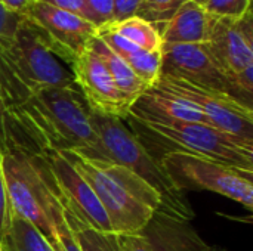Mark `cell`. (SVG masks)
I'll return each mask as SVG.
<instances>
[{"mask_svg":"<svg viewBox=\"0 0 253 251\" xmlns=\"http://www.w3.org/2000/svg\"><path fill=\"white\" fill-rule=\"evenodd\" d=\"M160 164L184 194L185 191H211L253 210V173L181 151L165 152Z\"/></svg>","mask_w":253,"mask_h":251,"instance_id":"obj_6","label":"cell"},{"mask_svg":"<svg viewBox=\"0 0 253 251\" xmlns=\"http://www.w3.org/2000/svg\"><path fill=\"white\" fill-rule=\"evenodd\" d=\"M84 3L98 28L114 21V0H84Z\"/></svg>","mask_w":253,"mask_h":251,"instance_id":"obj_24","label":"cell"},{"mask_svg":"<svg viewBox=\"0 0 253 251\" xmlns=\"http://www.w3.org/2000/svg\"><path fill=\"white\" fill-rule=\"evenodd\" d=\"M3 172L10 213L36 226L53 243L55 231L44 210V183L28 154L16 146L3 149Z\"/></svg>","mask_w":253,"mask_h":251,"instance_id":"obj_9","label":"cell"},{"mask_svg":"<svg viewBox=\"0 0 253 251\" xmlns=\"http://www.w3.org/2000/svg\"><path fill=\"white\" fill-rule=\"evenodd\" d=\"M162 74L234 96L230 81L213 61L206 44H163Z\"/></svg>","mask_w":253,"mask_h":251,"instance_id":"obj_12","label":"cell"},{"mask_svg":"<svg viewBox=\"0 0 253 251\" xmlns=\"http://www.w3.org/2000/svg\"><path fill=\"white\" fill-rule=\"evenodd\" d=\"M119 251H153L142 234H116Z\"/></svg>","mask_w":253,"mask_h":251,"instance_id":"obj_27","label":"cell"},{"mask_svg":"<svg viewBox=\"0 0 253 251\" xmlns=\"http://www.w3.org/2000/svg\"><path fill=\"white\" fill-rule=\"evenodd\" d=\"M215 18L202 4L187 0L162 24H154L162 36L163 44H206Z\"/></svg>","mask_w":253,"mask_h":251,"instance_id":"obj_13","label":"cell"},{"mask_svg":"<svg viewBox=\"0 0 253 251\" xmlns=\"http://www.w3.org/2000/svg\"><path fill=\"white\" fill-rule=\"evenodd\" d=\"M208 251H227V250H224V249H218V247H209V250Z\"/></svg>","mask_w":253,"mask_h":251,"instance_id":"obj_31","label":"cell"},{"mask_svg":"<svg viewBox=\"0 0 253 251\" xmlns=\"http://www.w3.org/2000/svg\"><path fill=\"white\" fill-rule=\"evenodd\" d=\"M77 87L74 77L22 21L12 44L0 53V93L4 111L43 89Z\"/></svg>","mask_w":253,"mask_h":251,"instance_id":"obj_3","label":"cell"},{"mask_svg":"<svg viewBox=\"0 0 253 251\" xmlns=\"http://www.w3.org/2000/svg\"><path fill=\"white\" fill-rule=\"evenodd\" d=\"M39 1H43V3L50 4V6H53L56 9H61V10L70 12L73 15H77V16H80V18H83V19L93 24L90 12H89L87 6L84 3V0H39Z\"/></svg>","mask_w":253,"mask_h":251,"instance_id":"obj_26","label":"cell"},{"mask_svg":"<svg viewBox=\"0 0 253 251\" xmlns=\"http://www.w3.org/2000/svg\"><path fill=\"white\" fill-rule=\"evenodd\" d=\"M153 251H208V246L190 222L156 212L141 232Z\"/></svg>","mask_w":253,"mask_h":251,"instance_id":"obj_14","label":"cell"},{"mask_svg":"<svg viewBox=\"0 0 253 251\" xmlns=\"http://www.w3.org/2000/svg\"><path fill=\"white\" fill-rule=\"evenodd\" d=\"M24 18L39 34L44 47L68 67L98 36V27L92 22L39 0L30 6Z\"/></svg>","mask_w":253,"mask_h":251,"instance_id":"obj_10","label":"cell"},{"mask_svg":"<svg viewBox=\"0 0 253 251\" xmlns=\"http://www.w3.org/2000/svg\"><path fill=\"white\" fill-rule=\"evenodd\" d=\"M98 37L114 53H117L148 87H151L159 80L162 74V50H144L135 46L133 43L127 41L108 27L98 28Z\"/></svg>","mask_w":253,"mask_h":251,"instance_id":"obj_15","label":"cell"},{"mask_svg":"<svg viewBox=\"0 0 253 251\" xmlns=\"http://www.w3.org/2000/svg\"><path fill=\"white\" fill-rule=\"evenodd\" d=\"M0 251H4V247H3V243H1V240H0Z\"/></svg>","mask_w":253,"mask_h":251,"instance_id":"obj_32","label":"cell"},{"mask_svg":"<svg viewBox=\"0 0 253 251\" xmlns=\"http://www.w3.org/2000/svg\"><path fill=\"white\" fill-rule=\"evenodd\" d=\"M9 220H10V206H9L4 172H3V151L0 149V240L1 241L7 235Z\"/></svg>","mask_w":253,"mask_h":251,"instance_id":"obj_25","label":"cell"},{"mask_svg":"<svg viewBox=\"0 0 253 251\" xmlns=\"http://www.w3.org/2000/svg\"><path fill=\"white\" fill-rule=\"evenodd\" d=\"M22 21L24 16L13 13L0 4V53L12 44Z\"/></svg>","mask_w":253,"mask_h":251,"instance_id":"obj_23","label":"cell"},{"mask_svg":"<svg viewBox=\"0 0 253 251\" xmlns=\"http://www.w3.org/2000/svg\"><path fill=\"white\" fill-rule=\"evenodd\" d=\"M3 247H4V251H10L7 247H6V246H4V244H3Z\"/></svg>","mask_w":253,"mask_h":251,"instance_id":"obj_34","label":"cell"},{"mask_svg":"<svg viewBox=\"0 0 253 251\" xmlns=\"http://www.w3.org/2000/svg\"><path fill=\"white\" fill-rule=\"evenodd\" d=\"M194 104L208 118L209 126L253 143V109L234 96L190 83L184 78L160 74L151 86Z\"/></svg>","mask_w":253,"mask_h":251,"instance_id":"obj_8","label":"cell"},{"mask_svg":"<svg viewBox=\"0 0 253 251\" xmlns=\"http://www.w3.org/2000/svg\"><path fill=\"white\" fill-rule=\"evenodd\" d=\"M62 210V209H61ZM64 215V213H62ZM82 251H119L114 232H101L64 215Z\"/></svg>","mask_w":253,"mask_h":251,"instance_id":"obj_20","label":"cell"},{"mask_svg":"<svg viewBox=\"0 0 253 251\" xmlns=\"http://www.w3.org/2000/svg\"><path fill=\"white\" fill-rule=\"evenodd\" d=\"M90 47L96 52V55L102 59V62L105 64L108 72L111 74L117 89L120 90V93L133 105L138 98L147 90L150 89L135 72L133 70L117 55L114 53L98 36L90 41Z\"/></svg>","mask_w":253,"mask_h":251,"instance_id":"obj_17","label":"cell"},{"mask_svg":"<svg viewBox=\"0 0 253 251\" xmlns=\"http://www.w3.org/2000/svg\"><path fill=\"white\" fill-rule=\"evenodd\" d=\"M6 138V148L18 146L28 152L70 151L95 160H110L77 87L43 89L9 108Z\"/></svg>","mask_w":253,"mask_h":251,"instance_id":"obj_1","label":"cell"},{"mask_svg":"<svg viewBox=\"0 0 253 251\" xmlns=\"http://www.w3.org/2000/svg\"><path fill=\"white\" fill-rule=\"evenodd\" d=\"M74 83L92 112L126 120L133 107L117 89L102 59L89 47L70 65Z\"/></svg>","mask_w":253,"mask_h":251,"instance_id":"obj_11","label":"cell"},{"mask_svg":"<svg viewBox=\"0 0 253 251\" xmlns=\"http://www.w3.org/2000/svg\"><path fill=\"white\" fill-rule=\"evenodd\" d=\"M194 1H196V3H199V4H202V3H203L205 0H194Z\"/></svg>","mask_w":253,"mask_h":251,"instance_id":"obj_33","label":"cell"},{"mask_svg":"<svg viewBox=\"0 0 253 251\" xmlns=\"http://www.w3.org/2000/svg\"><path fill=\"white\" fill-rule=\"evenodd\" d=\"M187 0H142L136 15L153 22H166Z\"/></svg>","mask_w":253,"mask_h":251,"instance_id":"obj_22","label":"cell"},{"mask_svg":"<svg viewBox=\"0 0 253 251\" xmlns=\"http://www.w3.org/2000/svg\"><path fill=\"white\" fill-rule=\"evenodd\" d=\"M133 108L162 120L209 124L206 115L194 104L157 87L147 89L133 104Z\"/></svg>","mask_w":253,"mask_h":251,"instance_id":"obj_16","label":"cell"},{"mask_svg":"<svg viewBox=\"0 0 253 251\" xmlns=\"http://www.w3.org/2000/svg\"><path fill=\"white\" fill-rule=\"evenodd\" d=\"M1 243L10 251H55L49 240L36 226L12 213L7 235Z\"/></svg>","mask_w":253,"mask_h":251,"instance_id":"obj_19","label":"cell"},{"mask_svg":"<svg viewBox=\"0 0 253 251\" xmlns=\"http://www.w3.org/2000/svg\"><path fill=\"white\" fill-rule=\"evenodd\" d=\"M90 121L108 158L132 170L160 195V213L187 222L194 217L185 194L169 179L160 164V158H156L147 149L144 142L126 127L123 120L90 111Z\"/></svg>","mask_w":253,"mask_h":251,"instance_id":"obj_4","label":"cell"},{"mask_svg":"<svg viewBox=\"0 0 253 251\" xmlns=\"http://www.w3.org/2000/svg\"><path fill=\"white\" fill-rule=\"evenodd\" d=\"M127 118L145 136L163 142L169 151L187 152L253 173V143L219 129L205 123L156 118L133 107Z\"/></svg>","mask_w":253,"mask_h":251,"instance_id":"obj_5","label":"cell"},{"mask_svg":"<svg viewBox=\"0 0 253 251\" xmlns=\"http://www.w3.org/2000/svg\"><path fill=\"white\" fill-rule=\"evenodd\" d=\"M105 27L111 28L119 36H122L127 41L133 43L135 46H138L144 50L160 52L163 47L162 36H160L157 27L153 22H150L138 15L125 18L122 21H114Z\"/></svg>","mask_w":253,"mask_h":251,"instance_id":"obj_18","label":"cell"},{"mask_svg":"<svg viewBox=\"0 0 253 251\" xmlns=\"http://www.w3.org/2000/svg\"><path fill=\"white\" fill-rule=\"evenodd\" d=\"M141 3L142 0H114V21H122L136 15Z\"/></svg>","mask_w":253,"mask_h":251,"instance_id":"obj_28","label":"cell"},{"mask_svg":"<svg viewBox=\"0 0 253 251\" xmlns=\"http://www.w3.org/2000/svg\"><path fill=\"white\" fill-rule=\"evenodd\" d=\"M34 1H37V0H0V4L3 7H6L7 10L24 16Z\"/></svg>","mask_w":253,"mask_h":251,"instance_id":"obj_29","label":"cell"},{"mask_svg":"<svg viewBox=\"0 0 253 251\" xmlns=\"http://www.w3.org/2000/svg\"><path fill=\"white\" fill-rule=\"evenodd\" d=\"M202 6L213 18L240 19L252 10V0H205Z\"/></svg>","mask_w":253,"mask_h":251,"instance_id":"obj_21","label":"cell"},{"mask_svg":"<svg viewBox=\"0 0 253 251\" xmlns=\"http://www.w3.org/2000/svg\"><path fill=\"white\" fill-rule=\"evenodd\" d=\"M213 61L224 72L234 98L252 107L253 95V15L240 19L215 18L206 43Z\"/></svg>","mask_w":253,"mask_h":251,"instance_id":"obj_7","label":"cell"},{"mask_svg":"<svg viewBox=\"0 0 253 251\" xmlns=\"http://www.w3.org/2000/svg\"><path fill=\"white\" fill-rule=\"evenodd\" d=\"M6 111H4V105L1 101V93H0V149L3 151L6 148Z\"/></svg>","mask_w":253,"mask_h":251,"instance_id":"obj_30","label":"cell"},{"mask_svg":"<svg viewBox=\"0 0 253 251\" xmlns=\"http://www.w3.org/2000/svg\"><path fill=\"white\" fill-rule=\"evenodd\" d=\"M89 183L114 234H141L162 207L160 195L132 170L113 160L58 151Z\"/></svg>","mask_w":253,"mask_h":251,"instance_id":"obj_2","label":"cell"}]
</instances>
